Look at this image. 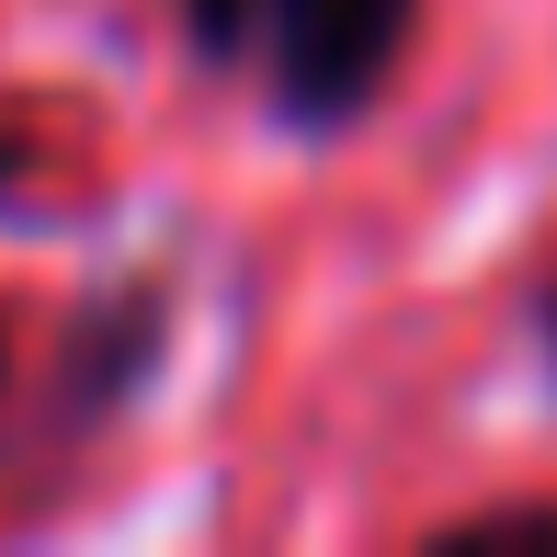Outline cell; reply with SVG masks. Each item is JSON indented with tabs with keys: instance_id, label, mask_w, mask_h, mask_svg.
Returning <instances> with one entry per match:
<instances>
[{
	"instance_id": "obj_1",
	"label": "cell",
	"mask_w": 557,
	"mask_h": 557,
	"mask_svg": "<svg viewBox=\"0 0 557 557\" xmlns=\"http://www.w3.org/2000/svg\"><path fill=\"white\" fill-rule=\"evenodd\" d=\"M421 0H194L206 46H250L273 81V103L296 125H342L375 103V81L398 69Z\"/></svg>"
}]
</instances>
